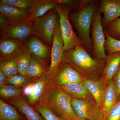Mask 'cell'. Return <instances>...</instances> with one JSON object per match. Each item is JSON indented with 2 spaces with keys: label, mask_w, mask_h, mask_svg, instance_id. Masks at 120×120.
I'll list each match as a JSON object with an SVG mask.
<instances>
[{
  "label": "cell",
  "mask_w": 120,
  "mask_h": 120,
  "mask_svg": "<svg viewBox=\"0 0 120 120\" xmlns=\"http://www.w3.org/2000/svg\"><path fill=\"white\" fill-rule=\"evenodd\" d=\"M0 13L12 21L28 19L30 16L28 10L18 8L8 5L0 4Z\"/></svg>",
  "instance_id": "cell-21"
},
{
  "label": "cell",
  "mask_w": 120,
  "mask_h": 120,
  "mask_svg": "<svg viewBox=\"0 0 120 120\" xmlns=\"http://www.w3.org/2000/svg\"><path fill=\"white\" fill-rule=\"evenodd\" d=\"M32 56L30 52L25 45L22 52L15 57L14 58L17 63L19 74L26 76Z\"/></svg>",
  "instance_id": "cell-24"
},
{
  "label": "cell",
  "mask_w": 120,
  "mask_h": 120,
  "mask_svg": "<svg viewBox=\"0 0 120 120\" xmlns=\"http://www.w3.org/2000/svg\"><path fill=\"white\" fill-rule=\"evenodd\" d=\"M96 0H92L87 6L80 11L70 12V21L77 31L83 46L90 55L93 56V45L90 33L92 20L98 8Z\"/></svg>",
  "instance_id": "cell-3"
},
{
  "label": "cell",
  "mask_w": 120,
  "mask_h": 120,
  "mask_svg": "<svg viewBox=\"0 0 120 120\" xmlns=\"http://www.w3.org/2000/svg\"><path fill=\"white\" fill-rule=\"evenodd\" d=\"M25 45L32 56L47 65V61L51 58V47L48 46L37 37L32 35L25 42Z\"/></svg>",
  "instance_id": "cell-13"
},
{
  "label": "cell",
  "mask_w": 120,
  "mask_h": 120,
  "mask_svg": "<svg viewBox=\"0 0 120 120\" xmlns=\"http://www.w3.org/2000/svg\"><path fill=\"white\" fill-rule=\"evenodd\" d=\"M82 83L102 110V101L106 84L101 79L97 80H91L83 78Z\"/></svg>",
  "instance_id": "cell-18"
},
{
  "label": "cell",
  "mask_w": 120,
  "mask_h": 120,
  "mask_svg": "<svg viewBox=\"0 0 120 120\" xmlns=\"http://www.w3.org/2000/svg\"><path fill=\"white\" fill-rule=\"evenodd\" d=\"M47 72L33 80L22 89L23 96L31 107L40 102L47 86L52 80L49 77Z\"/></svg>",
  "instance_id": "cell-8"
},
{
  "label": "cell",
  "mask_w": 120,
  "mask_h": 120,
  "mask_svg": "<svg viewBox=\"0 0 120 120\" xmlns=\"http://www.w3.org/2000/svg\"><path fill=\"white\" fill-rule=\"evenodd\" d=\"M117 94L118 96V101L120 100V66L118 71L113 78Z\"/></svg>",
  "instance_id": "cell-33"
},
{
  "label": "cell",
  "mask_w": 120,
  "mask_h": 120,
  "mask_svg": "<svg viewBox=\"0 0 120 120\" xmlns=\"http://www.w3.org/2000/svg\"><path fill=\"white\" fill-rule=\"evenodd\" d=\"M64 42L61 32L59 19L54 30L52 45L51 49L50 64L47 72L49 77L53 79L58 67L62 62L64 50Z\"/></svg>",
  "instance_id": "cell-10"
},
{
  "label": "cell",
  "mask_w": 120,
  "mask_h": 120,
  "mask_svg": "<svg viewBox=\"0 0 120 120\" xmlns=\"http://www.w3.org/2000/svg\"><path fill=\"white\" fill-rule=\"evenodd\" d=\"M60 86L65 92L73 98L78 99L93 98L82 83L68 84Z\"/></svg>",
  "instance_id": "cell-20"
},
{
  "label": "cell",
  "mask_w": 120,
  "mask_h": 120,
  "mask_svg": "<svg viewBox=\"0 0 120 120\" xmlns=\"http://www.w3.org/2000/svg\"><path fill=\"white\" fill-rule=\"evenodd\" d=\"M25 46V43L1 36L0 40V61L14 58Z\"/></svg>",
  "instance_id": "cell-14"
},
{
  "label": "cell",
  "mask_w": 120,
  "mask_h": 120,
  "mask_svg": "<svg viewBox=\"0 0 120 120\" xmlns=\"http://www.w3.org/2000/svg\"><path fill=\"white\" fill-rule=\"evenodd\" d=\"M22 95V90L15 86L5 84L0 87V96L5 101L18 98Z\"/></svg>",
  "instance_id": "cell-25"
},
{
  "label": "cell",
  "mask_w": 120,
  "mask_h": 120,
  "mask_svg": "<svg viewBox=\"0 0 120 120\" xmlns=\"http://www.w3.org/2000/svg\"><path fill=\"white\" fill-rule=\"evenodd\" d=\"M56 9L59 16L64 51L75 49L78 46H83L79 37L73 30L69 19V15L72 9L61 4H57Z\"/></svg>",
  "instance_id": "cell-5"
},
{
  "label": "cell",
  "mask_w": 120,
  "mask_h": 120,
  "mask_svg": "<svg viewBox=\"0 0 120 120\" xmlns=\"http://www.w3.org/2000/svg\"><path fill=\"white\" fill-rule=\"evenodd\" d=\"M98 10L103 15L102 23L105 30L110 23L120 17V0H101Z\"/></svg>",
  "instance_id": "cell-12"
},
{
  "label": "cell",
  "mask_w": 120,
  "mask_h": 120,
  "mask_svg": "<svg viewBox=\"0 0 120 120\" xmlns=\"http://www.w3.org/2000/svg\"><path fill=\"white\" fill-rule=\"evenodd\" d=\"M11 20L8 19L7 17L0 13V29L2 30L8 25Z\"/></svg>",
  "instance_id": "cell-34"
},
{
  "label": "cell",
  "mask_w": 120,
  "mask_h": 120,
  "mask_svg": "<svg viewBox=\"0 0 120 120\" xmlns=\"http://www.w3.org/2000/svg\"><path fill=\"white\" fill-rule=\"evenodd\" d=\"M83 78L69 65L62 61L58 67L53 81L59 86L68 84L82 83Z\"/></svg>",
  "instance_id": "cell-11"
},
{
  "label": "cell",
  "mask_w": 120,
  "mask_h": 120,
  "mask_svg": "<svg viewBox=\"0 0 120 120\" xmlns=\"http://www.w3.org/2000/svg\"><path fill=\"white\" fill-rule=\"evenodd\" d=\"M33 23V22L29 19L11 20L8 25L1 31V36L25 43L32 35Z\"/></svg>",
  "instance_id": "cell-9"
},
{
  "label": "cell",
  "mask_w": 120,
  "mask_h": 120,
  "mask_svg": "<svg viewBox=\"0 0 120 120\" xmlns=\"http://www.w3.org/2000/svg\"><path fill=\"white\" fill-rule=\"evenodd\" d=\"M101 14L98 8L92 20L91 38L93 45V57L106 60L107 57L105 49L106 36L102 23Z\"/></svg>",
  "instance_id": "cell-6"
},
{
  "label": "cell",
  "mask_w": 120,
  "mask_h": 120,
  "mask_svg": "<svg viewBox=\"0 0 120 120\" xmlns=\"http://www.w3.org/2000/svg\"><path fill=\"white\" fill-rule=\"evenodd\" d=\"M32 80L26 76L18 74L7 79L5 84L12 85L22 89Z\"/></svg>",
  "instance_id": "cell-27"
},
{
  "label": "cell",
  "mask_w": 120,
  "mask_h": 120,
  "mask_svg": "<svg viewBox=\"0 0 120 120\" xmlns=\"http://www.w3.org/2000/svg\"><path fill=\"white\" fill-rule=\"evenodd\" d=\"M62 61L74 69L84 79H100L106 64V60L92 57L83 46L64 51Z\"/></svg>",
  "instance_id": "cell-1"
},
{
  "label": "cell",
  "mask_w": 120,
  "mask_h": 120,
  "mask_svg": "<svg viewBox=\"0 0 120 120\" xmlns=\"http://www.w3.org/2000/svg\"><path fill=\"white\" fill-rule=\"evenodd\" d=\"M57 5L55 0H34L32 7L28 10L30 13L28 19L34 22L56 8Z\"/></svg>",
  "instance_id": "cell-17"
},
{
  "label": "cell",
  "mask_w": 120,
  "mask_h": 120,
  "mask_svg": "<svg viewBox=\"0 0 120 120\" xmlns=\"http://www.w3.org/2000/svg\"><path fill=\"white\" fill-rule=\"evenodd\" d=\"M71 97L52 80L47 86L40 102L64 120H81L73 110L71 105Z\"/></svg>",
  "instance_id": "cell-2"
},
{
  "label": "cell",
  "mask_w": 120,
  "mask_h": 120,
  "mask_svg": "<svg viewBox=\"0 0 120 120\" xmlns=\"http://www.w3.org/2000/svg\"><path fill=\"white\" fill-rule=\"evenodd\" d=\"M0 70L4 73L7 79L19 74L17 63L14 58L0 61Z\"/></svg>",
  "instance_id": "cell-26"
},
{
  "label": "cell",
  "mask_w": 120,
  "mask_h": 120,
  "mask_svg": "<svg viewBox=\"0 0 120 120\" xmlns=\"http://www.w3.org/2000/svg\"><path fill=\"white\" fill-rule=\"evenodd\" d=\"M120 66V52L107 55L106 64L101 79L106 84L113 79Z\"/></svg>",
  "instance_id": "cell-16"
},
{
  "label": "cell",
  "mask_w": 120,
  "mask_h": 120,
  "mask_svg": "<svg viewBox=\"0 0 120 120\" xmlns=\"http://www.w3.org/2000/svg\"><path fill=\"white\" fill-rule=\"evenodd\" d=\"M0 120H26L16 107L0 99Z\"/></svg>",
  "instance_id": "cell-22"
},
{
  "label": "cell",
  "mask_w": 120,
  "mask_h": 120,
  "mask_svg": "<svg viewBox=\"0 0 120 120\" xmlns=\"http://www.w3.org/2000/svg\"><path fill=\"white\" fill-rule=\"evenodd\" d=\"M104 30L110 37L120 40V17L110 23Z\"/></svg>",
  "instance_id": "cell-31"
},
{
  "label": "cell",
  "mask_w": 120,
  "mask_h": 120,
  "mask_svg": "<svg viewBox=\"0 0 120 120\" xmlns=\"http://www.w3.org/2000/svg\"><path fill=\"white\" fill-rule=\"evenodd\" d=\"M71 105L79 118L85 120H105L103 111L93 98L78 99L71 98Z\"/></svg>",
  "instance_id": "cell-7"
},
{
  "label": "cell",
  "mask_w": 120,
  "mask_h": 120,
  "mask_svg": "<svg viewBox=\"0 0 120 120\" xmlns=\"http://www.w3.org/2000/svg\"><path fill=\"white\" fill-rule=\"evenodd\" d=\"M118 98L113 80L106 84L102 101V111L106 117L110 110L118 102Z\"/></svg>",
  "instance_id": "cell-19"
},
{
  "label": "cell",
  "mask_w": 120,
  "mask_h": 120,
  "mask_svg": "<svg viewBox=\"0 0 120 120\" xmlns=\"http://www.w3.org/2000/svg\"><path fill=\"white\" fill-rule=\"evenodd\" d=\"M33 107L45 120H65L56 116L48 107L41 102Z\"/></svg>",
  "instance_id": "cell-28"
},
{
  "label": "cell",
  "mask_w": 120,
  "mask_h": 120,
  "mask_svg": "<svg viewBox=\"0 0 120 120\" xmlns=\"http://www.w3.org/2000/svg\"><path fill=\"white\" fill-rule=\"evenodd\" d=\"M34 0H0V4L8 5L18 8L28 10L33 5Z\"/></svg>",
  "instance_id": "cell-30"
},
{
  "label": "cell",
  "mask_w": 120,
  "mask_h": 120,
  "mask_svg": "<svg viewBox=\"0 0 120 120\" xmlns=\"http://www.w3.org/2000/svg\"><path fill=\"white\" fill-rule=\"evenodd\" d=\"M5 101L16 107L26 120H45L38 112L28 104L23 95Z\"/></svg>",
  "instance_id": "cell-15"
},
{
  "label": "cell",
  "mask_w": 120,
  "mask_h": 120,
  "mask_svg": "<svg viewBox=\"0 0 120 120\" xmlns=\"http://www.w3.org/2000/svg\"><path fill=\"white\" fill-rule=\"evenodd\" d=\"M105 120H120V100L110 110Z\"/></svg>",
  "instance_id": "cell-32"
},
{
  "label": "cell",
  "mask_w": 120,
  "mask_h": 120,
  "mask_svg": "<svg viewBox=\"0 0 120 120\" xmlns=\"http://www.w3.org/2000/svg\"><path fill=\"white\" fill-rule=\"evenodd\" d=\"M7 78L4 73L0 70V87L5 84Z\"/></svg>",
  "instance_id": "cell-35"
},
{
  "label": "cell",
  "mask_w": 120,
  "mask_h": 120,
  "mask_svg": "<svg viewBox=\"0 0 120 120\" xmlns=\"http://www.w3.org/2000/svg\"><path fill=\"white\" fill-rule=\"evenodd\" d=\"M59 16L56 8L33 22L32 35L35 36L45 45L52 47L54 30Z\"/></svg>",
  "instance_id": "cell-4"
},
{
  "label": "cell",
  "mask_w": 120,
  "mask_h": 120,
  "mask_svg": "<svg viewBox=\"0 0 120 120\" xmlns=\"http://www.w3.org/2000/svg\"><path fill=\"white\" fill-rule=\"evenodd\" d=\"M82 120V119H81V120Z\"/></svg>",
  "instance_id": "cell-36"
},
{
  "label": "cell",
  "mask_w": 120,
  "mask_h": 120,
  "mask_svg": "<svg viewBox=\"0 0 120 120\" xmlns=\"http://www.w3.org/2000/svg\"><path fill=\"white\" fill-rule=\"evenodd\" d=\"M105 32L106 36L105 49L107 55L116 52H120V40L113 38Z\"/></svg>",
  "instance_id": "cell-29"
},
{
  "label": "cell",
  "mask_w": 120,
  "mask_h": 120,
  "mask_svg": "<svg viewBox=\"0 0 120 120\" xmlns=\"http://www.w3.org/2000/svg\"><path fill=\"white\" fill-rule=\"evenodd\" d=\"M47 65L42 61L32 56L26 76L31 80L41 77L49 71V67Z\"/></svg>",
  "instance_id": "cell-23"
}]
</instances>
